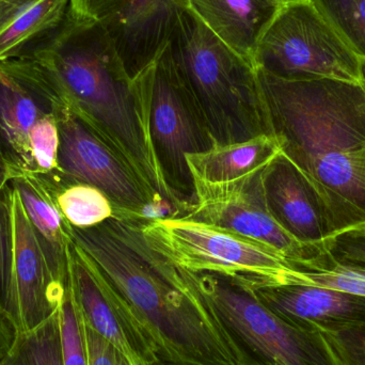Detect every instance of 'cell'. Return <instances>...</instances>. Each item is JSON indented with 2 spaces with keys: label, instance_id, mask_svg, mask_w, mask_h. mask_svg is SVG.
I'll return each mask as SVG.
<instances>
[{
  "label": "cell",
  "instance_id": "obj_1",
  "mask_svg": "<svg viewBox=\"0 0 365 365\" xmlns=\"http://www.w3.org/2000/svg\"><path fill=\"white\" fill-rule=\"evenodd\" d=\"M72 240L152 362L251 365L188 270L154 250L138 220L71 230Z\"/></svg>",
  "mask_w": 365,
  "mask_h": 365
},
{
  "label": "cell",
  "instance_id": "obj_2",
  "mask_svg": "<svg viewBox=\"0 0 365 365\" xmlns=\"http://www.w3.org/2000/svg\"><path fill=\"white\" fill-rule=\"evenodd\" d=\"M257 75L269 134L317 197L329 242L365 227V86Z\"/></svg>",
  "mask_w": 365,
  "mask_h": 365
},
{
  "label": "cell",
  "instance_id": "obj_3",
  "mask_svg": "<svg viewBox=\"0 0 365 365\" xmlns=\"http://www.w3.org/2000/svg\"><path fill=\"white\" fill-rule=\"evenodd\" d=\"M169 47L215 145L270 135L257 68L215 36L190 8L180 17Z\"/></svg>",
  "mask_w": 365,
  "mask_h": 365
},
{
  "label": "cell",
  "instance_id": "obj_4",
  "mask_svg": "<svg viewBox=\"0 0 365 365\" xmlns=\"http://www.w3.org/2000/svg\"><path fill=\"white\" fill-rule=\"evenodd\" d=\"M138 223L154 250L188 272L218 274L247 289L308 285L295 262L257 240L185 218Z\"/></svg>",
  "mask_w": 365,
  "mask_h": 365
},
{
  "label": "cell",
  "instance_id": "obj_5",
  "mask_svg": "<svg viewBox=\"0 0 365 365\" xmlns=\"http://www.w3.org/2000/svg\"><path fill=\"white\" fill-rule=\"evenodd\" d=\"M135 81L165 181L188 212L195 191L186 155L208 151L214 139L178 71L169 44Z\"/></svg>",
  "mask_w": 365,
  "mask_h": 365
},
{
  "label": "cell",
  "instance_id": "obj_6",
  "mask_svg": "<svg viewBox=\"0 0 365 365\" xmlns=\"http://www.w3.org/2000/svg\"><path fill=\"white\" fill-rule=\"evenodd\" d=\"M257 68L287 79L365 86L362 59L309 0L282 4L259 38Z\"/></svg>",
  "mask_w": 365,
  "mask_h": 365
},
{
  "label": "cell",
  "instance_id": "obj_7",
  "mask_svg": "<svg viewBox=\"0 0 365 365\" xmlns=\"http://www.w3.org/2000/svg\"><path fill=\"white\" fill-rule=\"evenodd\" d=\"M191 274L251 365H336L314 332L285 321L250 289L218 274Z\"/></svg>",
  "mask_w": 365,
  "mask_h": 365
},
{
  "label": "cell",
  "instance_id": "obj_8",
  "mask_svg": "<svg viewBox=\"0 0 365 365\" xmlns=\"http://www.w3.org/2000/svg\"><path fill=\"white\" fill-rule=\"evenodd\" d=\"M59 130L58 168L71 181L85 182L105 193L115 218L151 220L175 218L128 162L63 103L53 104Z\"/></svg>",
  "mask_w": 365,
  "mask_h": 365
},
{
  "label": "cell",
  "instance_id": "obj_9",
  "mask_svg": "<svg viewBox=\"0 0 365 365\" xmlns=\"http://www.w3.org/2000/svg\"><path fill=\"white\" fill-rule=\"evenodd\" d=\"M268 166L235 181H193V203L181 218L263 242L287 255L300 268L304 267L328 250L299 242L277 222L268 208L264 188Z\"/></svg>",
  "mask_w": 365,
  "mask_h": 365
},
{
  "label": "cell",
  "instance_id": "obj_10",
  "mask_svg": "<svg viewBox=\"0 0 365 365\" xmlns=\"http://www.w3.org/2000/svg\"><path fill=\"white\" fill-rule=\"evenodd\" d=\"M51 89L44 71L31 58L0 61V148L12 179L36 175L30 135L38 120L53 113Z\"/></svg>",
  "mask_w": 365,
  "mask_h": 365
},
{
  "label": "cell",
  "instance_id": "obj_11",
  "mask_svg": "<svg viewBox=\"0 0 365 365\" xmlns=\"http://www.w3.org/2000/svg\"><path fill=\"white\" fill-rule=\"evenodd\" d=\"M189 8V0H126L102 21L133 79L164 51Z\"/></svg>",
  "mask_w": 365,
  "mask_h": 365
},
{
  "label": "cell",
  "instance_id": "obj_12",
  "mask_svg": "<svg viewBox=\"0 0 365 365\" xmlns=\"http://www.w3.org/2000/svg\"><path fill=\"white\" fill-rule=\"evenodd\" d=\"M13 225L19 321L21 332H27L36 329L59 311L68 291L58 287L53 281L15 189H13Z\"/></svg>",
  "mask_w": 365,
  "mask_h": 365
},
{
  "label": "cell",
  "instance_id": "obj_13",
  "mask_svg": "<svg viewBox=\"0 0 365 365\" xmlns=\"http://www.w3.org/2000/svg\"><path fill=\"white\" fill-rule=\"evenodd\" d=\"M248 289L272 312L304 329L365 327V298L361 296L313 285Z\"/></svg>",
  "mask_w": 365,
  "mask_h": 365
},
{
  "label": "cell",
  "instance_id": "obj_14",
  "mask_svg": "<svg viewBox=\"0 0 365 365\" xmlns=\"http://www.w3.org/2000/svg\"><path fill=\"white\" fill-rule=\"evenodd\" d=\"M264 188L268 208L285 231L304 244L328 250L329 232L319 202L282 154L266 169Z\"/></svg>",
  "mask_w": 365,
  "mask_h": 365
},
{
  "label": "cell",
  "instance_id": "obj_15",
  "mask_svg": "<svg viewBox=\"0 0 365 365\" xmlns=\"http://www.w3.org/2000/svg\"><path fill=\"white\" fill-rule=\"evenodd\" d=\"M9 182L19 193L53 281L68 291L72 227L58 208L53 192L38 175H19Z\"/></svg>",
  "mask_w": 365,
  "mask_h": 365
},
{
  "label": "cell",
  "instance_id": "obj_16",
  "mask_svg": "<svg viewBox=\"0 0 365 365\" xmlns=\"http://www.w3.org/2000/svg\"><path fill=\"white\" fill-rule=\"evenodd\" d=\"M189 4L215 36L257 68L259 38L281 4L274 0H189Z\"/></svg>",
  "mask_w": 365,
  "mask_h": 365
},
{
  "label": "cell",
  "instance_id": "obj_17",
  "mask_svg": "<svg viewBox=\"0 0 365 365\" xmlns=\"http://www.w3.org/2000/svg\"><path fill=\"white\" fill-rule=\"evenodd\" d=\"M68 257L70 289L83 323L108 341L130 365L154 364L133 338L73 242Z\"/></svg>",
  "mask_w": 365,
  "mask_h": 365
},
{
  "label": "cell",
  "instance_id": "obj_18",
  "mask_svg": "<svg viewBox=\"0 0 365 365\" xmlns=\"http://www.w3.org/2000/svg\"><path fill=\"white\" fill-rule=\"evenodd\" d=\"M70 0H0V61L27 56L66 19Z\"/></svg>",
  "mask_w": 365,
  "mask_h": 365
},
{
  "label": "cell",
  "instance_id": "obj_19",
  "mask_svg": "<svg viewBox=\"0 0 365 365\" xmlns=\"http://www.w3.org/2000/svg\"><path fill=\"white\" fill-rule=\"evenodd\" d=\"M281 154L274 135H261L244 143L216 145L202 153L187 154L186 162L192 181L227 182L268 166Z\"/></svg>",
  "mask_w": 365,
  "mask_h": 365
},
{
  "label": "cell",
  "instance_id": "obj_20",
  "mask_svg": "<svg viewBox=\"0 0 365 365\" xmlns=\"http://www.w3.org/2000/svg\"><path fill=\"white\" fill-rule=\"evenodd\" d=\"M53 192L56 203L71 227L89 229L115 218V207L96 187L71 181L61 171L36 175Z\"/></svg>",
  "mask_w": 365,
  "mask_h": 365
},
{
  "label": "cell",
  "instance_id": "obj_21",
  "mask_svg": "<svg viewBox=\"0 0 365 365\" xmlns=\"http://www.w3.org/2000/svg\"><path fill=\"white\" fill-rule=\"evenodd\" d=\"M0 310L21 328L14 277L13 188L10 182L0 191Z\"/></svg>",
  "mask_w": 365,
  "mask_h": 365
},
{
  "label": "cell",
  "instance_id": "obj_22",
  "mask_svg": "<svg viewBox=\"0 0 365 365\" xmlns=\"http://www.w3.org/2000/svg\"><path fill=\"white\" fill-rule=\"evenodd\" d=\"M6 365H63L59 311L48 321L27 332H21Z\"/></svg>",
  "mask_w": 365,
  "mask_h": 365
},
{
  "label": "cell",
  "instance_id": "obj_23",
  "mask_svg": "<svg viewBox=\"0 0 365 365\" xmlns=\"http://www.w3.org/2000/svg\"><path fill=\"white\" fill-rule=\"evenodd\" d=\"M343 41L365 60V0H309Z\"/></svg>",
  "mask_w": 365,
  "mask_h": 365
},
{
  "label": "cell",
  "instance_id": "obj_24",
  "mask_svg": "<svg viewBox=\"0 0 365 365\" xmlns=\"http://www.w3.org/2000/svg\"><path fill=\"white\" fill-rule=\"evenodd\" d=\"M308 285L336 289L365 298V267L338 261L329 250L302 268Z\"/></svg>",
  "mask_w": 365,
  "mask_h": 365
},
{
  "label": "cell",
  "instance_id": "obj_25",
  "mask_svg": "<svg viewBox=\"0 0 365 365\" xmlns=\"http://www.w3.org/2000/svg\"><path fill=\"white\" fill-rule=\"evenodd\" d=\"M59 319L62 364L63 365H88L83 322L70 287L60 306Z\"/></svg>",
  "mask_w": 365,
  "mask_h": 365
},
{
  "label": "cell",
  "instance_id": "obj_26",
  "mask_svg": "<svg viewBox=\"0 0 365 365\" xmlns=\"http://www.w3.org/2000/svg\"><path fill=\"white\" fill-rule=\"evenodd\" d=\"M307 330L314 332L321 339L336 365H365V327Z\"/></svg>",
  "mask_w": 365,
  "mask_h": 365
},
{
  "label": "cell",
  "instance_id": "obj_27",
  "mask_svg": "<svg viewBox=\"0 0 365 365\" xmlns=\"http://www.w3.org/2000/svg\"><path fill=\"white\" fill-rule=\"evenodd\" d=\"M32 158L36 165V175L51 173L58 168L59 130L53 113L38 120L30 135Z\"/></svg>",
  "mask_w": 365,
  "mask_h": 365
},
{
  "label": "cell",
  "instance_id": "obj_28",
  "mask_svg": "<svg viewBox=\"0 0 365 365\" xmlns=\"http://www.w3.org/2000/svg\"><path fill=\"white\" fill-rule=\"evenodd\" d=\"M330 255L338 261L365 267V229L351 230L336 236L328 245Z\"/></svg>",
  "mask_w": 365,
  "mask_h": 365
},
{
  "label": "cell",
  "instance_id": "obj_29",
  "mask_svg": "<svg viewBox=\"0 0 365 365\" xmlns=\"http://www.w3.org/2000/svg\"><path fill=\"white\" fill-rule=\"evenodd\" d=\"M88 365H120L121 354L108 342L83 323Z\"/></svg>",
  "mask_w": 365,
  "mask_h": 365
},
{
  "label": "cell",
  "instance_id": "obj_30",
  "mask_svg": "<svg viewBox=\"0 0 365 365\" xmlns=\"http://www.w3.org/2000/svg\"><path fill=\"white\" fill-rule=\"evenodd\" d=\"M126 0H70L68 10L81 19L103 21L113 15Z\"/></svg>",
  "mask_w": 365,
  "mask_h": 365
},
{
  "label": "cell",
  "instance_id": "obj_31",
  "mask_svg": "<svg viewBox=\"0 0 365 365\" xmlns=\"http://www.w3.org/2000/svg\"><path fill=\"white\" fill-rule=\"evenodd\" d=\"M21 332L16 322L0 310V364H4L12 353Z\"/></svg>",
  "mask_w": 365,
  "mask_h": 365
},
{
  "label": "cell",
  "instance_id": "obj_32",
  "mask_svg": "<svg viewBox=\"0 0 365 365\" xmlns=\"http://www.w3.org/2000/svg\"><path fill=\"white\" fill-rule=\"evenodd\" d=\"M11 179H12V175H11L10 167H9L4 153H2L1 148H0V191L6 184H9Z\"/></svg>",
  "mask_w": 365,
  "mask_h": 365
},
{
  "label": "cell",
  "instance_id": "obj_33",
  "mask_svg": "<svg viewBox=\"0 0 365 365\" xmlns=\"http://www.w3.org/2000/svg\"><path fill=\"white\" fill-rule=\"evenodd\" d=\"M274 1L278 2L279 4H281V6H282V4H289V2L293 1H298V0H274Z\"/></svg>",
  "mask_w": 365,
  "mask_h": 365
},
{
  "label": "cell",
  "instance_id": "obj_34",
  "mask_svg": "<svg viewBox=\"0 0 365 365\" xmlns=\"http://www.w3.org/2000/svg\"><path fill=\"white\" fill-rule=\"evenodd\" d=\"M120 365H130L128 364V360L125 359V358L123 357V356L121 355V357H120Z\"/></svg>",
  "mask_w": 365,
  "mask_h": 365
},
{
  "label": "cell",
  "instance_id": "obj_35",
  "mask_svg": "<svg viewBox=\"0 0 365 365\" xmlns=\"http://www.w3.org/2000/svg\"><path fill=\"white\" fill-rule=\"evenodd\" d=\"M362 68H364V75L365 79V60H362Z\"/></svg>",
  "mask_w": 365,
  "mask_h": 365
},
{
  "label": "cell",
  "instance_id": "obj_36",
  "mask_svg": "<svg viewBox=\"0 0 365 365\" xmlns=\"http://www.w3.org/2000/svg\"><path fill=\"white\" fill-rule=\"evenodd\" d=\"M151 365H164V364H160V362H154V364H152Z\"/></svg>",
  "mask_w": 365,
  "mask_h": 365
},
{
  "label": "cell",
  "instance_id": "obj_37",
  "mask_svg": "<svg viewBox=\"0 0 365 365\" xmlns=\"http://www.w3.org/2000/svg\"><path fill=\"white\" fill-rule=\"evenodd\" d=\"M0 365H6V364H4H4H0Z\"/></svg>",
  "mask_w": 365,
  "mask_h": 365
},
{
  "label": "cell",
  "instance_id": "obj_38",
  "mask_svg": "<svg viewBox=\"0 0 365 365\" xmlns=\"http://www.w3.org/2000/svg\"><path fill=\"white\" fill-rule=\"evenodd\" d=\"M364 229H365V227H364Z\"/></svg>",
  "mask_w": 365,
  "mask_h": 365
}]
</instances>
